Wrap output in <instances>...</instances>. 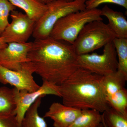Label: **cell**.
<instances>
[{
	"label": "cell",
	"mask_w": 127,
	"mask_h": 127,
	"mask_svg": "<svg viewBox=\"0 0 127 127\" xmlns=\"http://www.w3.org/2000/svg\"><path fill=\"white\" fill-rule=\"evenodd\" d=\"M7 43L4 41L2 37L0 36V51L7 45Z\"/></svg>",
	"instance_id": "obj_24"
},
{
	"label": "cell",
	"mask_w": 127,
	"mask_h": 127,
	"mask_svg": "<svg viewBox=\"0 0 127 127\" xmlns=\"http://www.w3.org/2000/svg\"><path fill=\"white\" fill-rule=\"evenodd\" d=\"M101 16V10L97 8L70 13L57 22L49 37L72 45L85 25L93 21L103 20Z\"/></svg>",
	"instance_id": "obj_3"
},
{
	"label": "cell",
	"mask_w": 127,
	"mask_h": 127,
	"mask_svg": "<svg viewBox=\"0 0 127 127\" xmlns=\"http://www.w3.org/2000/svg\"><path fill=\"white\" fill-rule=\"evenodd\" d=\"M86 0V1H90V0Z\"/></svg>",
	"instance_id": "obj_29"
},
{
	"label": "cell",
	"mask_w": 127,
	"mask_h": 127,
	"mask_svg": "<svg viewBox=\"0 0 127 127\" xmlns=\"http://www.w3.org/2000/svg\"><path fill=\"white\" fill-rule=\"evenodd\" d=\"M102 124L103 125V127H107L106 126V125H105V124L103 122H102Z\"/></svg>",
	"instance_id": "obj_27"
},
{
	"label": "cell",
	"mask_w": 127,
	"mask_h": 127,
	"mask_svg": "<svg viewBox=\"0 0 127 127\" xmlns=\"http://www.w3.org/2000/svg\"><path fill=\"white\" fill-rule=\"evenodd\" d=\"M27 65L32 71L54 85H61L79 68L72 45L50 37L35 39Z\"/></svg>",
	"instance_id": "obj_1"
},
{
	"label": "cell",
	"mask_w": 127,
	"mask_h": 127,
	"mask_svg": "<svg viewBox=\"0 0 127 127\" xmlns=\"http://www.w3.org/2000/svg\"><path fill=\"white\" fill-rule=\"evenodd\" d=\"M26 63L18 71L10 70L0 65V83L10 84L19 91L26 90L32 92L39 90L41 86L34 81L33 73Z\"/></svg>",
	"instance_id": "obj_9"
},
{
	"label": "cell",
	"mask_w": 127,
	"mask_h": 127,
	"mask_svg": "<svg viewBox=\"0 0 127 127\" xmlns=\"http://www.w3.org/2000/svg\"><path fill=\"white\" fill-rule=\"evenodd\" d=\"M62 0L65 1H67V2H70L73 1V0Z\"/></svg>",
	"instance_id": "obj_26"
},
{
	"label": "cell",
	"mask_w": 127,
	"mask_h": 127,
	"mask_svg": "<svg viewBox=\"0 0 127 127\" xmlns=\"http://www.w3.org/2000/svg\"><path fill=\"white\" fill-rule=\"evenodd\" d=\"M109 107L127 116V90L124 88L115 93L106 97Z\"/></svg>",
	"instance_id": "obj_18"
},
{
	"label": "cell",
	"mask_w": 127,
	"mask_h": 127,
	"mask_svg": "<svg viewBox=\"0 0 127 127\" xmlns=\"http://www.w3.org/2000/svg\"><path fill=\"white\" fill-rule=\"evenodd\" d=\"M32 42H11L0 51V65L10 70L18 71L29 61L28 55Z\"/></svg>",
	"instance_id": "obj_10"
},
{
	"label": "cell",
	"mask_w": 127,
	"mask_h": 127,
	"mask_svg": "<svg viewBox=\"0 0 127 127\" xmlns=\"http://www.w3.org/2000/svg\"><path fill=\"white\" fill-rule=\"evenodd\" d=\"M103 48L101 55L94 53L78 56L79 67L102 76L117 71L118 61L113 42Z\"/></svg>",
	"instance_id": "obj_6"
},
{
	"label": "cell",
	"mask_w": 127,
	"mask_h": 127,
	"mask_svg": "<svg viewBox=\"0 0 127 127\" xmlns=\"http://www.w3.org/2000/svg\"><path fill=\"white\" fill-rule=\"evenodd\" d=\"M102 113V122L107 127H127V116L111 107Z\"/></svg>",
	"instance_id": "obj_20"
},
{
	"label": "cell",
	"mask_w": 127,
	"mask_h": 127,
	"mask_svg": "<svg viewBox=\"0 0 127 127\" xmlns=\"http://www.w3.org/2000/svg\"><path fill=\"white\" fill-rule=\"evenodd\" d=\"M11 22L9 23L1 37L6 43H25L34 31L35 22L26 14L16 10L10 15Z\"/></svg>",
	"instance_id": "obj_7"
},
{
	"label": "cell",
	"mask_w": 127,
	"mask_h": 127,
	"mask_svg": "<svg viewBox=\"0 0 127 127\" xmlns=\"http://www.w3.org/2000/svg\"><path fill=\"white\" fill-rule=\"evenodd\" d=\"M127 76L117 71L103 76L102 85L106 97L125 88Z\"/></svg>",
	"instance_id": "obj_14"
},
{
	"label": "cell",
	"mask_w": 127,
	"mask_h": 127,
	"mask_svg": "<svg viewBox=\"0 0 127 127\" xmlns=\"http://www.w3.org/2000/svg\"><path fill=\"white\" fill-rule=\"evenodd\" d=\"M94 109L82 110L81 112L68 127H98L102 124V115Z\"/></svg>",
	"instance_id": "obj_16"
},
{
	"label": "cell",
	"mask_w": 127,
	"mask_h": 127,
	"mask_svg": "<svg viewBox=\"0 0 127 127\" xmlns=\"http://www.w3.org/2000/svg\"><path fill=\"white\" fill-rule=\"evenodd\" d=\"M0 127H19L15 114H0Z\"/></svg>",
	"instance_id": "obj_23"
},
{
	"label": "cell",
	"mask_w": 127,
	"mask_h": 127,
	"mask_svg": "<svg viewBox=\"0 0 127 127\" xmlns=\"http://www.w3.org/2000/svg\"><path fill=\"white\" fill-rule=\"evenodd\" d=\"M98 127H103V125L102 124H102H101V125H100V126H99Z\"/></svg>",
	"instance_id": "obj_28"
},
{
	"label": "cell",
	"mask_w": 127,
	"mask_h": 127,
	"mask_svg": "<svg viewBox=\"0 0 127 127\" xmlns=\"http://www.w3.org/2000/svg\"><path fill=\"white\" fill-rule=\"evenodd\" d=\"M82 110L68 106L59 102L51 104L43 118L53 120L54 127H68L81 112Z\"/></svg>",
	"instance_id": "obj_11"
},
{
	"label": "cell",
	"mask_w": 127,
	"mask_h": 127,
	"mask_svg": "<svg viewBox=\"0 0 127 127\" xmlns=\"http://www.w3.org/2000/svg\"><path fill=\"white\" fill-rule=\"evenodd\" d=\"M13 88L16 104L15 113L19 127H21L22 122L26 112L38 98L48 95L60 97L56 85L44 80L40 89L35 92H29L26 90L19 91L15 88Z\"/></svg>",
	"instance_id": "obj_8"
},
{
	"label": "cell",
	"mask_w": 127,
	"mask_h": 127,
	"mask_svg": "<svg viewBox=\"0 0 127 127\" xmlns=\"http://www.w3.org/2000/svg\"><path fill=\"white\" fill-rule=\"evenodd\" d=\"M106 3H112L119 5L127 9V0H91L86 1V9H96L100 5Z\"/></svg>",
	"instance_id": "obj_22"
},
{
	"label": "cell",
	"mask_w": 127,
	"mask_h": 127,
	"mask_svg": "<svg viewBox=\"0 0 127 127\" xmlns=\"http://www.w3.org/2000/svg\"><path fill=\"white\" fill-rule=\"evenodd\" d=\"M16 7L8 0H0V36L9 24L8 18Z\"/></svg>",
	"instance_id": "obj_21"
},
{
	"label": "cell",
	"mask_w": 127,
	"mask_h": 127,
	"mask_svg": "<svg viewBox=\"0 0 127 127\" xmlns=\"http://www.w3.org/2000/svg\"><path fill=\"white\" fill-rule=\"evenodd\" d=\"M41 2H43L44 4H47L49 2H51L54 0H38Z\"/></svg>",
	"instance_id": "obj_25"
},
{
	"label": "cell",
	"mask_w": 127,
	"mask_h": 127,
	"mask_svg": "<svg viewBox=\"0 0 127 127\" xmlns=\"http://www.w3.org/2000/svg\"><path fill=\"white\" fill-rule=\"evenodd\" d=\"M116 35L102 20L93 21L82 28L73 43L78 56L88 54L112 41Z\"/></svg>",
	"instance_id": "obj_5"
},
{
	"label": "cell",
	"mask_w": 127,
	"mask_h": 127,
	"mask_svg": "<svg viewBox=\"0 0 127 127\" xmlns=\"http://www.w3.org/2000/svg\"><path fill=\"white\" fill-rule=\"evenodd\" d=\"M101 15L107 18L108 24L116 37L127 38V20L122 12L115 11L106 5L101 10Z\"/></svg>",
	"instance_id": "obj_12"
},
{
	"label": "cell",
	"mask_w": 127,
	"mask_h": 127,
	"mask_svg": "<svg viewBox=\"0 0 127 127\" xmlns=\"http://www.w3.org/2000/svg\"><path fill=\"white\" fill-rule=\"evenodd\" d=\"M112 42L118 58L117 71L127 76V38L115 37Z\"/></svg>",
	"instance_id": "obj_19"
},
{
	"label": "cell",
	"mask_w": 127,
	"mask_h": 127,
	"mask_svg": "<svg viewBox=\"0 0 127 127\" xmlns=\"http://www.w3.org/2000/svg\"><path fill=\"white\" fill-rule=\"evenodd\" d=\"M43 97L41 96L38 98L28 109L22 122L21 127H47L44 118L41 117L38 112Z\"/></svg>",
	"instance_id": "obj_15"
},
{
	"label": "cell",
	"mask_w": 127,
	"mask_h": 127,
	"mask_svg": "<svg viewBox=\"0 0 127 127\" xmlns=\"http://www.w3.org/2000/svg\"><path fill=\"white\" fill-rule=\"evenodd\" d=\"M86 1L85 0H74L70 2L54 0L46 4L47 10L35 23L32 36L35 39L49 37L58 21L70 13L86 9Z\"/></svg>",
	"instance_id": "obj_4"
},
{
	"label": "cell",
	"mask_w": 127,
	"mask_h": 127,
	"mask_svg": "<svg viewBox=\"0 0 127 127\" xmlns=\"http://www.w3.org/2000/svg\"><path fill=\"white\" fill-rule=\"evenodd\" d=\"M16 104L14 88L0 87V114H15Z\"/></svg>",
	"instance_id": "obj_17"
},
{
	"label": "cell",
	"mask_w": 127,
	"mask_h": 127,
	"mask_svg": "<svg viewBox=\"0 0 127 127\" xmlns=\"http://www.w3.org/2000/svg\"><path fill=\"white\" fill-rule=\"evenodd\" d=\"M12 4L23 10L32 20L36 22L47 9L46 4L38 0H8Z\"/></svg>",
	"instance_id": "obj_13"
},
{
	"label": "cell",
	"mask_w": 127,
	"mask_h": 127,
	"mask_svg": "<svg viewBox=\"0 0 127 127\" xmlns=\"http://www.w3.org/2000/svg\"><path fill=\"white\" fill-rule=\"evenodd\" d=\"M103 76L79 67L57 89L63 104L83 110L103 113L109 108L102 85Z\"/></svg>",
	"instance_id": "obj_2"
}]
</instances>
